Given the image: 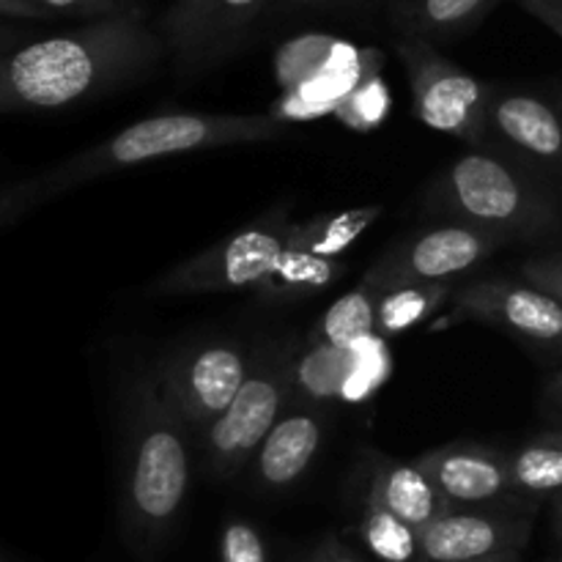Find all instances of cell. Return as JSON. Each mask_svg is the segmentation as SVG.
Instances as JSON below:
<instances>
[{
    "label": "cell",
    "mask_w": 562,
    "mask_h": 562,
    "mask_svg": "<svg viewBox=\"0 0 562 562\" xmlns=\"http://www.w3.org/2000/svg\"><path fill=\"white\" fill-rule=\"evenodd\" d=\"M201 450L170 409L151 373L130 382L121 398L115 516L126 552L157 562L184 521Z\"/></svg>",
    "instance_id": "obj_1"
},
{
    "label": "cell",
    "mask_w": 562,
    "mask_h": 562,
    "mask_svg": "<svg viewBox=\"0 0 562 562\" xmlns=\"http://www.w3.org/2000/svg\"><path fill=\"white\" fill-rule=\"evenodd\" d=\"M168 58L148 16H113L0 55V115L75 108L135 86Z\"/></svg>",
    "instance_id": "obj_2"
},
{
    "label": "cell",
    "mask_w": 562,
    "mask_h": 562,
    "mask_svg": "<svg viewBox=\"0 0 562 562\" xmlns=\"http://www.w3.org/2000/svg\"><path fill=\"white\" fill-rule=\"evenodd\" d=\"M291 132V124L274 113H162L124 126L108 140L71 154L44 173L31 176L38 203L66 195L82 184L140 168L165 157L214 151L228 146L272 143Z\"/></svg>",
    "instance_id": "obj_3"
},
{
    "label": "cell",
    "mask_w": 562,
    "mask_h": 562,
    "mask_svg": "<svg viewBox=\"0 0 562 562\" xmlns=\"http://www.w3.org/2000/svg\"><path fill=\"white\" fill-rule=\"evenodd\" d=\"M423 212L510 241H538L562 231V198L497 148L456 157L423 195Z\"/></svg>",
    "instance_id": "obj_4"
},
{
    "label": "cell",
    "mask_w": 562,
    "mask_h": 562,
    "mask_svg": "<svg viewBox=\"0 0 562 562\" xmlns=\"http://www.w3.org/2000/svg\"><path fill=\"white\" fill-rule=\"evenodd\" d=\"M302 338L296 333L258 340L252 366L225 415L198 442L201 470L212 483H234L247 472L267 434L291 406V371Z\"/></svg>",
    "instance_id": "obj_5"
},
{
    "label": "cell",
    "mask_w": 562,
    "mask_h": 562,
    "mask_svg": "<svg viewBox=\"0 0 562 562\" xmlns=\"http://www.w3.org/2000/svg\"><path fill=\"white\" fill-rule=\"evenodd\" d=\"M291 228H294L291 203H278L231 236L159 274L148 285V294L195 296L256 291L283 258Z\"/></svg>",
    "instance_id": "obj_6"
},
{
    "label": "cell",
    "mask_w": 562,
    "mask_h": 562,
    "mask_svg": "<svg viewBox=\"0 0 562 562\" xmlns=\"http://www.w3.org/2000/svg\"><path fill=\"white\" fill-rule=\"evenodd\" d=\"M252 349L256 346L241 338L214 335L170 351L154 366L151 376L159 393L198 442L225 415L245 384Z\"/></svg>",
    "instance_id": "obj_7"
},
{
    "label": "cell",
    "mask_w": 562,
    "mask_h": 562,
    "mask_svg": "<svg viewBox=\"0 0 562 562\" xmlns=\"http://www.w3.org/2000/svg\"><path fill=\"white\" fill-rule=\"evenodd\" d=\"M395 58L404 66L415 113L428 130L470 148L492 146L488 97L492 82L477 80L423 38H395Z\"/></svg>",
    "instance_id": "obj_8"
},
{
    "label": "cell",
    "mask_w": 562,
    "mask_h": 562,
    "mask_svg": "<svg viewBox=\"0 0 562 562\" xmlns=\"http://www.w3.org/2000/svg\"><path fill=\"white\" fill-rule=\"evenodd\" d=\"M272 0H173L157 22L176 82L212 75L241 53Z\"/></svg>",
    "instance_id": "obj_9"
},
{
    "label": "cell",
    "mask_w": 562,
    "mask_h": 562,
    "mask_svg": "<svg viewBox=\"0 0 562 562\" xmlns=\"http://www.w3.org/2000/svg\"><path fill=\"white\" fill-rule=\"evenodd\" d=\"M488 130V148L508 154L562 198V113L549 86L492 82Z\"/></svg>",
    "instance_id": "obj_10"
},
{
    "label": "cell",
    "mask_w": 562,
    "mask_h": 562,
    "mask_svg": "<svg viewBox=\"0 0 562 562\" xmlns=\"http://www.w3.org/2000/svg\"><path fill=\"white\" fill-rule=\"evenodd\" d=\"M508 241L461 223H437L417 236L387 247L360 283L384 294L398 285L456 283L467 269L492 258Z\"/></svg>",
    "instance_id": "obj_11"
},
{
    "label": "cell",
    "mask_w": 562,
    "mask_h": 562,
    "mask_svg": "<svg viewBox=\"0 0 562 562\" xmlns=\"http://www.w3.org/2000/svg\"><path fill=\"white\" fill-rule=\"evenodd\" d=\"M453 313L562 357V302L516 278H475L453 291Z\"/></svg>",
    "instance_id": "obj_12"
},
{
    "label": "cell",
    "mask_w": 562,
    "mask_h": 562,
    "mask_svg": "<svg viewBox=\"0 0 562 562\" xmlns=\"http://www.w3.org/2000/svg\"><path fill=\"white\" fill-rule=\"evenodd\" d=\"M538 505L450 508L420 532V562H470L525 552Z\"/></svg>",
    "instance_id": "obj_13"
},
{
    "label": "cell",
    "mask_w": 562,
    "mask_h": 562,
    "mask_svg": "<svg viewBox=\"0 0 562 562\" xmlns=\"http://www.w3.org/2000/svg\"><path fill=\"white\" fill-rule=\"evenodd\" d=\"M415 464L450 508L532 505L514 494L508 453L477 442H450L417 456Z\"/></svg>",
    "instance_id": "obj_14"
},
{
    "label": "cell",
    "mask_w": 562,
    "mask_h": 562,
    "mask_svg": "<svg viewBox=\"0 0 562 562\" xmlns=\"http://www.w3.org/2000/svg\"><path fill=\"white\" fill-rule=\"evenodd\" d=\"M329 417L333 412L327 406L291 404L247 467V483L252 492L280 497L300 486L322 456Z\"/></svg>",
    "instance_id": "obj_15"
},
{
    "label": "cell",
    "mask_w": 562,
    "mask_h": 562,
    "mask_svg": "<svg viewBox=\"0 0 562 562\" xmlns=\"http://www.w3.org/2000/svg\"><path fill=\"white\" fill-rule=\"evenodd\" d=\"M503 0H387L384 22L395 38L456 42L475 31Z\"/></svg>",
    "instance_id": "obj_16"
},
{
    "label": "cell",
    "mask_w": 562,
    "mask_h": 562,
    "mask_svg": "<svg viewBox=\"0 0 562 562\" xmlns=\"http://www.w3.org/2000/svg\"><path fill=\"white\" fill-rule=\"evenodd\" d=\"M366 494L420 532L450 510L442 494L434 488L415 461H398L390 456L373 459Z\"/></svg>",
    "instance_id": "obj_17"
},
{
    "label": "cell",
    "mask_w": 562,
    "mask_h": 562,
    "mask_svg": "<svg viewBox=\"0 0 562 562\" xmlns=\"http://www.w3.org/2000/svg\"><path fill=\"white\" fill-rule=\"evenodd\" d=\"M349 269V258H322L285 247L274 272L252 291V300L263 307H291L322 291L333 289Z\"/></svg>",
    "instance_id": "obj_18"
},
{
    "label": "cell",
    "mask_w": 562,
    "mask_h": 562,
    "mask_svg": "<svg viewBox=\"0 0 562 562\" xmlns=\"http://www.w3.org/2000/svg\"><path fill=\"white\" fill-rule=\"evenodd\" d=\"M351 373H355V351L302 340L291 371V404L329 409L335 401L346 398Z\"/></svg>",
    "instance_id": "obj_19"
},
{
    "label": "cell",
    "mask_w": 562,
    "mask_h": 562,
    "mask_svg": "<svg viewBox=\"0 0 562 562\" xmlns=\"http://www.w3.org/2000/svg\"><path fill=\"white\" fill-rule=\"evenodd\" d=\"M510 486L525 503L541 505L562 492V428L536 434L508 453Z\"/></svg>",
    "instance_id": "obj_20"
},
{
    "label": "cell",
    "mask_w": 562,
    "mask_h": 562,
    "mask_svg": "<svg viewBox=\"0 0 562 562\" xmlns=\"http://www.w3.org/2000/svg\"><path fill=\"white\" fill-rule=\"evenodd\" d=\"M384 214L382 206H360L346 209V212L316 214L302 223H294L289 236V245L302 252L322 258H349L351 247L360 241L371 225L379 223Z\"/></svg>",
    "instance_id": "obj_21"
},
{
    "label": "cell",
    "mask_w": 562,
    "mask_h": 562,
    "mask_svg": "<svg viewBox=\"0 0 562 562\" xmlns=\"http://www.w3.org/2000/svg\"><path fill=\"white\" fill-rule=\"evenodd\" d=\"M379 296L382 294L371 285L357 283L349 294L340 296L318 316L316 327L305 335V340L351 349L360 340L379 335Z\"/></svg>",
    "instance_id": "obj_22"
},
{
    "label": "cell",
    "mask_w": 562,
    "mask_h": 562,
    "mask_svg": "<svg viewBox=\"0 0 562 562\" xmlns=\"http://www.w3.org/2000/svg\"><path fill=\"white\" fill-rule=\"evenodd\" d=\"M357 536L382 562H420V530L368 497L360 505Z\"/></svg>",
    "instance_id": "obj_23"
},
{
    "label": "cell",
    "mask_w": 562,
    "mask_h": 562,
    "mask_svg": "<svg viewBox=\"0 0 562 562\" xmlns=\"http://www.w3.org/2000/svg\"><path fill=\"white\" fill-rule=\"evenodd\" d=\"M453 283H426V285H398L379 296V335H401L406 329L417 327L428 316L445 305L448 296H453Z\"/></svg>",
    "instance_id": "obj_24"
},
{
    "label": "cell",
    "mask_w": 562,
    "mask_h": 562,
    "mask_svg": "<svg viewBox=\"0 0 562 562\" xmlns=\"http://www.w3.org/2000/svg\"><path fill=\"white\" fill-rule=\"evenodd\" d=\"M387 0H272L263 22H285L296 16H351V20H368V16L384 14Z\"/></svg>",
    "instance_id": "obj_25"
},
{
    "label": "cell",
    "mask_w": 562,
    "mask_h": 562,
    "mask_svg": "<svg viewBox=\"0 0 562 562\" xmlns=\"http://www.w3.org/2000/svg\"><path fill=\"white\" fill-rule=\"evenodd\" d=\"M355 351V373H351L349 390H346V398L349 401H362L390 379L393 373V360H390V351L384 346L382 335H371V338L360 340L357 346H351Z\"/></svg>",
    "instance_id": "obj_26"
},
{
    "label": "cell",
    "mask_w": 562,
    "mask_h": 562,
    "mask_svg": "<svg viewBox=\"0 0 562 562\" xmlns=\"http://www.w3.org/2000/svg\"><path fill=\"white\" fill-rule=\"evenodd\" d=\"M217 562H272L263 532L245 516H228L220 527Z\"/></svg>",
    "instance_id": "obj_27"
},
{
    "label": "cell",
    "mask_w": 562,
    "mask_h": 562,
    "mask_svg": "<svg viewBox=\"0 0 562 562\" xmlns=\"http://www.w3.org/2000/svg\"><path fill=\"white\" fill-rule=\"evenodd\" d=\"M55 16H75L82 22L113 20V16H148L146 0H33Z\"/></svg>",
    "instance_id": "obj_28"
},
{
    "label": "cell",
    "mask_w": 562,
    "mask_h": 562,
    "mask_svg": "<svg viewBox=\"0 0 562 562\" xmlns=\"http://www.w3.org/2000/svg\"><path fill=\"white\" fill-rule=\"evenodd\" d=\"M519 274L521 280L562 302V252H543V256L527 258L519 267Z\"/></svg>",
    "instance_id": "obj_29"
},
{
    "label": "cell",
    "mask_w": 562,
    "mask_h": 562,
    "mask_svg": "<svg viewBox=\"0 0 562 562\" xmlns=\"http://www.w3.org/2000/svg\"><path fill=\"white\" fill-rule=\"evenodd\" d=\"M36 206H42V203H38L33 179H22L16 181V184L3 187V190H0V231L14 225L16 220H22Z\"/></svg>",
    "instance_id": "obj_30"
},
{
    "label": "cell",
    "mask_w": 562,
    "mask_h": 562,
    "mask_svg": "<svg viewBox=\"0 0 562 562\" xmlns=\"http://www.w3.org/2000/svg\"><path fill=\"white\" fill-rule=\"evenodd\" d=\"M305 558L307 562H362L340 536H324Z\"/></svg>",
    "instance_id": "obj_31"
},
{
    "label": "cell",
    "mask_w": 562,
    "mask_h": 562,
    "mask_svg": "<svg viewBox=\"0 0 562 562\" xmlns=\"http://www.w3.org/2000/svg\"><path fill=\"white\" fill-rule=\"evenodd\" d=\"M0 16L3 20H16V22H53L58 16L53 11L42 9L33 0H0Z\"/></svg>",
    "instance_id": "obj_32"
},
{
    "label": "cell",
    "mask_w": 562,
    "mask_h": 562,
    "mask_svg": "<svg viewBox=\"0 0 562 562\" xmlns=\"http://www.w3.org/2000/svg\"><path fill=\"white\" fill-rule=\"evenodd\" d=\"M516 3L562 38V0H516Z\"/></svg>",
    "instance_id": "obj_33"
},
{
    "label": "cell",
    "mask_w": 562,
    "mask_h": 562,
    "mask_svg": "<svg viewBox=\"0 0 562 562\" xmlns=\"http://www.w3.org/2000/svg\"><path fill=\"white\" fill-rule=\"evenodd\" d=\"M36 31L31 27V22H16V20H3L0 16V55L11 53V49L22 47V44L33 42Z\"/></svg>",
    "instance_id": "obj_34"
},
{
    "label": "cell",
    "mask_w": 562,
    "mask_h": 562,
    "mask_svg": "<svg viewBox=\"0 0 562 562\" xmlns=\"http://www.w3.org/2000/svg\"><path fill=\"white\" fill-rule=\"evenodd\" d=\"M541 406L543 415H547L554 426L562 428V368H558V371L547 379V384H543Z\"/></svg>",
    "instance_id": "obj_35"
},
{
    "label": "cell",
    "mask_w": 562,
    "mask_h": 562,
    "mask_svg": "<svg viewBox=\"0 0 562 562\" xmlns=\"http://www.w3.org/2000/svg\"><path fill=\"white\" fill-rule=\"evenodd\" d=\"M552 527H554V536H558L560 554H562V492L552 499Z\"/></svg>",
    "instance_id": "obj_36"
},
{
    "label": "cell",
    "mask_w": 562,
    "mask_h": 562,
    "mask_svg": "<svg viewBox=\"0 0 562 562\" xmlns=\"http://www.w3.org/2000/svg\"><path fill=\"white\" fill-rule=\"evenodd\" d=\"M525 552H505V554H494V558H483V560H470V562H521Z\"/></svg>",
    "instance_id": "obj_37"
},
{
    "label": "cell",
    "mask_w": 562,
    "mask_h": 562,
    "mask_svg": "<svg viewBox=\"0 0 562 562\" xmlns=\"http://www.w3.org/2000/svg\"><path fill=\"white\" fill-rule=\"evenodd\" d=\"M549 91H552L554 102H558V108H560V113H562V75L558 77V80L549 82Z\"/></svg>",
    "instance_id": "obj_38"
},
{
    "label": "cell",
    "mask_w": 562,
    "mask_h": 562,
    "mask_svg": "<svg viewBox=\"0 0 562 562\" xmlns=\"http://www.w3.org/2000/svg\"><path fill=\"white\" fill-rule=\"evenodd\" d=\"M543 562H562V554H558V558H552V560H543Z\"/></svg>",
    "instance_id": "obj_39"
},
{
    "label": "cell",
    "mask_w": 562,
    "mask_h": 562,
    "mask_svg": "<svg viewBox=\"0 0 562 562\" xmlns=\"http://www.w3.org/2000/svg\"><path fill=\"white\" fill-rule=\"evenodd\" d=\"M294 562H307V558H305V554H302V558H296Z\"/></svg>",
    "instance_id": "obj_40"
},
{
    "label": "cell",
    "mask_w": 562,
    "mask_h": 562,
    "mask_svg": "<svg viewBox=\"0 0 562 562\" xmlns=\"http://www.w3.org/2000/svg\"><path fill=\"white\" fill-rule=\"evenodd\" d=\"M0 562H5V560H3V558H0Z\"/></svg>",
    "instance_id": "obj_41"
}]
</instances>
